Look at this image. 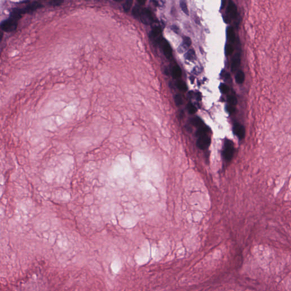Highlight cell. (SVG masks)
Wrapping results in <instances>:
<instances>
[{"mask_svg":"<svg viewBox=\"0 0 291 291\" xmlns=\"http://www.w3.org/2000/svg\"><path fill=\"white\" fill-rule=\"evenodd\" d=\"M234 145L233 141L230 139H226L224 142L222 155L226 161H230L232 159L234 154Z\"/></svg>","mask_w":291,"mask_h":291,"instance_id":"cell-1","label":"cell"},{"mask_svg":"<svg viewBox=\"0 0 291 291\" xmlns=\"http://www.w3.org/2000/svg\"><path fill=\"white\" fill-rule=\"evenodd\" d=\"M18 21L9 17L3 21L1 23V29L5 32H13L17 29Z\"/></svg>","mask_w":291,"mask_h":291,"instance_id":"cell-2","label":"cell"},{"mask_svg":"<svg viewBox=\"0 0 291 291\" xmlns=\"http://www.w3.org/2000/svg\"><path fill=\"white\" fill-rule=\"evenodd\" d=\"M211 143L210 138L207 135L199 136L197 141V146L201 150L207 149Z\"/></svg>","mask_w":291,"mask_h":291,"instance_id":"cell-3","label":"cell"},{"mask_svg":"<svg viewBox=\"0 0 291 291\" xmlns=\"http://www.w3.org/2000/svg\"><path fill=\"white\" fill-rule=\"evenodd\" d=\"M140 18L142 22L146 25L151 23L154 20L151 11H150V10L146 8L142 10Z\"/></svg>","mask_w":291,"mask_h":291,"instance_id":"cell-4","label":"cell"},{"mask_svg":"<svg viewBox=\"0 0 291 291\" xmlns=\"http://www.w3.org/2000/svg\"><path fill=\"white\" fill-rule=\"evenodd\" d=\"M234 134L240 139H242L245 137V129L243 125L239 123H235L233 125Z\"/></svg>","mask_w":291,"mask_h":291,"instance_id":"cell-5","label":"cell"},{"mask_svg":"<svg viewBox=\"0 0 291 291\" xmlns=\"http://www.w3.org/2000/svg\"><path fill=\"white\" fill-rule=\"evenodd\" d=\"M159 43L162 45L163 51L165 57L167 58H171L172 56V51L170 43L165 39H162Z\"/></svg>","mask_w":291,"mask_h":291,"instance_id":"cell-6","label":"cell"},{"mask_svg":"<svg viewBox=\"0 0 291 291\" xmlns=\"http://www.w3.org/2000/svg\"><path fill=\"white\" fill-rule=\"evenodd\" d=\"M42 7V4L39 2L34 1L33 2H31L27 5H26L25 7H22L23 11L25 13H31L34 11H35L36 9L40 8Z\"/></svg>","mask_w":291,"mask_h":291,"instance_id":"cell-7","label":"cell"},{"mask_svg":"<svg viewBox=\"0 0 291 291\" xmlns=\"http://www.w3.org/2000/svg\"><path fill=\"white\" fill-rule=\"evenodd\" d=\"M227 13L230 19H235L237 15V9L235 4L232 1H229L227 8Z\"/></svg>","mask_w":291,"mask_h":291,"instance_id":"cell-8","label":"cell"},{"mask_svg":"<svg viewBox=\"0 0 291 291\" xmlns=\"http://www.w3.org/2000/svg\"><path fill=\"white\" fill-rule=\"evenodd\" d=\"M240 54L237 53L233 57L232 62L231 69L233 72H234L238 69V68L240 65Z\"/></svg>","mask_w":291,"mask_h":291,"instance_id":"cell-9","label":"cell"},{"mask_svg":"<svg viewBox=\"0 0 291 291\" xmlns=\"http://www.w3.org/2000/svg\"><path fill=\"white\" fill-rule=\"evenodd\" d=\"M191 123L194 126H195L198 129L200 127L203 126L204 125H205L204 124V122L202 121V119L198 117H195L193 118L191 120Z\"/></svg>","mask_w":291,"mask_h":291,"instance_id":"cell-10","label":"cell"},{"mask_svg":"<svg viewBox=\"0 0 291 291\" xmlns=\"http://www.w3.org/2000/svg\"><path fill=\"white\" fill-rule=\"evenodd\" d=\"M227 37L228 39L232 43L235 41V34L232 27H229L227 29Z\"/></svg>","mask_w":291,"mask_h":291,"instance_id":"cell-11","label":"cell"},{"mask_svg":"<svg viewBox=\"0 0 291 291\" xmlns=\"http://www.w3.org/2000/svg\"><path fill=\"white\" fill-rule=\"evenodd\" d=\"M245 79V75L243 71H239L236 74L235 80L238 84H242L244 82Z\"/></svg>","mask_w":291,"mask_h":291,"instance_id":"cell-12","label":"cell"},{"mask_svg":"<svg viewBox=\"0 0 291 291\" xmlns=\"http://www.w3.org/2000/svg\"><path fill=\"white\" fill-rule=\"evenodd\" d=\"M184 58L186 60H188L189 61H193L196 58V55L195 51L191 49L188 51V52L184 55Z\"/></svg>","mask_w":291,"mask_h":291,"instance_id":"cell-13","label":"cell"},{"mask_svg":"<svg viewBox=\"0 0 291 291\" xmlns=\"http://www.w3.org/2000/svg\"><path fill=\"white\" fill-rule=\"evenodd\" d=\"M172 75L174 78H178L181 76V70L178 65L173 67L172 69Z\"/></svg>","mask_w":291,"mask_h":291,"instance_id":"cell-14","label":"cell"},{"mask_svg":"<svg viewBox=\"0 0 291 291\" xmlns=\"http://www.w3.org/2000/svg\"><path fill=\"white\" fill-rule=\"evenodd\" d=\"M141 11H142V10L140 7V5L136 4V5L134 6V7L133 9L132 14L135 17L138 18V17H140Z\"/></svg>","mask_w":291,"mask_h":291,"instance_id":"cell-15","label":"cell"},{"mask_svg":"<svg viewBox=\"0 0 291 291\" xmlns=\"http://www.w3.org/2000/svg\"><path fill=\"white\" fill-rule=\"evenodd\" d=\"M208 132V128L205 125H204L203 126L200 127L198 129V130L196 132V135L199 137L202 135L207 134V133Z\"/></svg>","mask_w":291,"mask_h":291,"instance_id":"cell-16","label":"cell"},{"mask_svg":"<svg viewBox=\"0 0 291 291\" xmlns=\"http://www.w3.org/2000/svg\"><path fill=\"white\" fill-rule=\"evenodd\" d=\"M162 34L161 29L159 27H155L151 31V35L154 38H159Z\"/></svg>","mask_w":291,"mask_h":291,"instance_id":"cell-17","label":"cell"},{"mask_svg":"<svg viewBox=\"0 0 291 291\" xmlns=\"http://www.w3.org/2000/svg\"><path fill=\"white\" fill-rule=\"evenodd\" d=\"M133 2V1L132 0H127L125 2V3L123 5V8L125 12L127 13L130 11L132 6Z\"/></svg>","mask_w":291,"mask_h":291,"instance_id":"cell-18","label":"cell"},{"mask_svg":"<svg viewBox=\"0 0 291 291\" xmlns=\"http://www.w3.org/2000/svg\"><path fill=\"white\" fill-rule=\"evenodd\" d=\"M177 87L178 89L181 91H186L187 90V87L186 84L182 80H179L177 83Z\"/></svg>","mask_w":291,"mask_h":291,"instance_id":"cell-19","label":"cell"},{"mask_svg":"<svg viewBox=\"0 0 291 291\" xmlns=\"http://www.w3.org/2000/svg\"><path fill=\"white\" fill-rule=\"evenodd\" d=\"M180 7L182 10V11L186 15H189V10L186 5V2L184 1H181L180 2Z\"/></svg>","mask_w":291,"mask_h":291,"instance_id":"cell-20","label":"cell"},{"mask_svg":"<svg viewBox=\"0 0 291 291\" xmlns=\"http://www.w3.org/2000/svg\"><path fill=\"white\" fill-rule=\"evenodd\" d=\"M234 48L230 44H227L225 47V54L227 56L233 54Z\"/></svg>","mask_w":291,"mask_h":291,"instance_id":"cell-21","label":"cell"},{"mask_svg":"<svg viewBox=\"0 0 291 291\" xmlns=\"http://www.w3.org/2000/svg\"><path fill=\"white\" fill-rule=\"evenodd\" d=\"M228 102L230 105H235L237 104V99L235 97V96L233 95L229 96L228 97Z\"/></svg>","mask_w":291,"mask_h":291,"instance_id":"cell-22","label":"cell"},{"mask_svg":"<svg viewBox=\"0 0 291 291\" xmlns=\"http://www.w3.org/2000/svg\"><path fill=\"white\" fill-rule=\"evenodd\" d=\"M187 109L189 113L194 114L197 112V108L192 103H189L187 105Z\"/></svg>","mask_w":291,"mask_h":291,"instance_id":"cell-23","label":"cell"},{"mask_svg":"<svg viewBox=\"0 0 291 291\" xmlns=\"http://www.w3.org/2000/svg\"><path fill=\"white\" fill-rule=\"evenodd\" d=\"M174 100H175V103L176 104V105L177 106H180L182 105V97H181L180 95H176V96H175L174 97Z\"/></svg>","mask_w":291,"mask_h":291,"instance_id":"cell-24","label":"cell"},{"mask_svg":"<svg viewBox=\"0 0 291 291\" xmlns=\"http://www.w3.org/2000/svg\"><path fill=\"white\" fill-rule=\"evenodd\" d=\"M183 44L186 46L187 47H189L191 45H192V41L190 39V38H189L188 37H183Z\"/></svg>","mask_w":291,"mask_h":291,"instance_id":"cell-25","label":"cell"},{"mask_svg":"<svg viewBox=\"0 0 291 291\" xmlns=\"http://www.w3.org/2000/svg\"><path fill=\"white\" fill-rule=\"evenodd\" d=\"M220 89L223 93H227L229 91V88L225 84H221L220 85Z\"/></svg>","mask_w":291,"mask_h":291,"instance_id":"cell-26","label":"cell"},{"mask_svg":"<svg viewBox=\"0 0 291 291\" xmlns=\"http://www.w3.org/2000/svg\"><path fill=\"white\" fill-rule=\"evenodd\" d=\"M63 2V1H50V4L51 5H53V6H58Z\"/></svg>","mask_w":291,"mask_h":291,"instance_id":"cell-27","label":"cell"},{"mask_svg":"<svg viewBox=\"0 0 291 291\" xmlns=\"http://www.w3.org/2000/svg\"><path fill=\"white\" fill-rule=\"evenodd\" d=\"M227 109V111L230 113V114H232L235 111V109L234 107H233L232 106H228L226 108Z\"/></svg>","mask_w":291,"mask_h":291,"instance_id":"cell-28","label":"cell"},{"mask_svg":"<svg viewBox=\"0 0 291 291\" xmlns=\"http://www.w3.org/2000/svg\"><path fill=\"white\" fill-rule=\"evenodd\" d=\"M171 29H172V30H173L175 33H178V31H179V29H178V27H177V26H175V25H174V26H172L171 27Z\"/></svg>","mask_w":291,"mask_h":291,"instance_id":"cell-29","label":"cell"},{"mask_svg":"<svg viewBox=\"0 0 291 291\" xmlns=\"http://www.w3.org/2000/svg\"><path fill=\"white\" fill-rule=\"evenodd\" d=\"M138 2L139 3V4L140 5H144V4L145 3L146 1H143V0H139V1H138Z\"/></svg>","mask_w":291,"mask_h":291,"instance_id":"cell-30","label":"cell"},{"mask_svg":"<svg viewBox=\"0 0 291 291\" xmlns=\"http://www.w3.org/2000/svg\"><path fill=\"white\" fill-rule=\"evenodd\" d=\"M225 4H226V1H222V3H221V9H223V8L225 7Z\"/></svg>","mask_w":291,"mask_h":291,"instance_id":"cell-31","label":"cell"}]
</instances>
